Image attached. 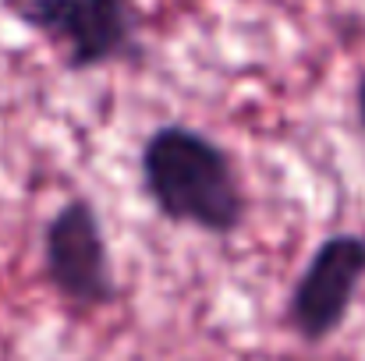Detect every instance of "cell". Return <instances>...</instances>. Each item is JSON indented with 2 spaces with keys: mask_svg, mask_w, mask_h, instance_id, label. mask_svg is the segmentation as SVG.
<instances>
[{
  "mask_svg": "<svg viewBox=\"0 0 365 361\" xmlns=\"http://www.w3.org/2000/svg\"><path fill=\"white\" fill-rule=\"evenodd\" d=\"M142 188L160 216L206 234H235L245 188L220 142L188 124H163L142 145Z\"/></svg>",
  "mask_w": 365,
  "mask_h": 361,
  "instance_id": "cell-1",
  "label": "cell"
},
{
  "mask_svg": "<svg viewBox=\"0 0 365 361\" xmlns=\"http://www.w3.org/2000/svg\"><path fill=\"white\" fill-rule=\"evenodd\" d=\"M359 120H362V127H365V75H362V82H359Z\"/></svg>",
  "mask_w": 365,
  "mask_h": 361,
  "instance_id": "cell-5",
  "label": "cell"
},
{
  "mask_svg": "<svg viewBox=\"0 0 365 361\" xmlns=\"http://www.w3.org/2000/svg\"><path fill=\"white\" fill-rule=\"evenodd\" d=\"M7 11L57 46L68 71L107 68L138 53V0H7Z\"/></svg>",
  "mask_w": 365,
  "mask_h": 361,
  "instance_id": "cell-2",
  "label": "cell"
},
{
  "mask_svg": "<svg viewBox=\"0 0 365 361\" xmlns=\"http://www.w3.org/2000/svg\"><path fill=\"white\" fill-rule=\"evenodd\" d=\"M365 280V238L341 231L316 244L305 269L298 273L291 298H287V323L291 330L309 340L323 344L334 337L344 319L351 315V305L359 298Z\"/></svg>",
  "mask_w": 365,
  "mask_h": 361,
  "instance_id": "cell-4",
  "label": "cell"
},
{
  "mask_svg": "<svg viewBox=\"0 0 365 361\" xmlns=\"http://www.w3.org/2000/svg\"><path fill=\"white\" fill-rule=\"evenodd\" d=\"M43 266L53 291L78 312L107 308L118 298L100 213L89 199H68L43 231Z\"/></svg>",
  "mask_w": 365,
  "mask_h": 361,
  "instance_id": "cell-3",
  "label": "cell"
}]
</instances>
